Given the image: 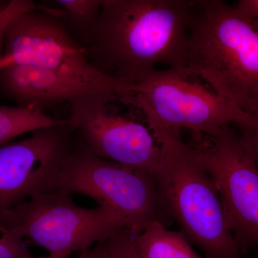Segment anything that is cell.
<instances>
[{"label":"cell","instance_id":"277c9868","mask_svg":"<svg viewBox=\"0 0 258 258\" xmlns=\"http://www.w3.org/2000/svg\"><path fill=\"white\" fill-rule=\"evenodd\" d=\"M194 78L183 69L154 70L128 82L126 96L120 101L142 110L149 128L160 127L176 134L182 129L213 133L248 121L250 114Z\"/></svg>","mask_w":258,"mask_h":258},{"label":"cell","instance_id":"9a60e30c","mask_svg":"<svg viewBox=\"0 0 258 258\" xmlns=\"http://www.w3.org/2000/svg\"><path fill=\"white\" fill-rule=\"evenodd\" d=\"M105 243L112 258H141L136 246L135 235L128 227L117 232Z\"/></svg>","mask_w":258,"mask_h":258},{"label":"cell","instance_id":"5b68a950","mask_svg":"<svg viewBox=\"0 0 258 258\" xmlns=\"http://www.w3.org/2000/svg\"><path fill=\"white\" fill-rule=\"evenodd\" d=\"M125 227V220L111 209L81 208L56 190L32 197L0 216V231L28 238L57 258L106 242Z\"/></svg>","mask_w":258,"mask_h":258},{"label":"cell","instance_id":"d6986e66","mask_svg":"<svg viewBox=\"0 0 258 258\" xmlns=\"http://www.w3.org/2000/svg\"><path fill=\"white\" fill-rule=\"evenodd\" d=\"M234 7L237 13L258 31V0H240Z\"/></svg>","mask_w":258,"mask_h":258},{"label":"cell","instance_id":"9c48e42d","mask_svg":"<svg viewBox=\"0 0 258 258\" xmlns=\"http://www.w3.org/2000/svg\"><path fill=\"white\" fill-rule=\"evenodd\" d=\"M119 100L108 93H89L70 103V123L78 140L95 155L138 169L157 179L161 151L149 127L110 111Z\"/></svg>","mask_w":258,"mask_h":258},{"label":"cell","instance_id":"7402d4cb","mask_svg":"<svg viewBox=\"0 0 258 258\" xmlns=\"http://www.w3.org/2000/svg\"><path fill=\"white\" fill-rule=\"evenodd\" d=\"M249 258H250V257H249ZM252 258H258V255H255V256H254V257H252Z\"/></svg>","mask_w":258,"mask_h":258},{"label":"cell","instance_id":"e0dca14e","mask_svg":"<svg viewBox=\"0 0 258 258\" xmlns=\"http://www.w3.org/2000/svg\"><path fill=\"white\" fill-rule=\"evenodd\" d=\"M0 258H34L23 239L0 231Z\"/></svg>","mask_w":258,"mask_h":258},{"label":"cell","instance_id":"7a4b0ae2","mask_svg":"<svg viewBox=\"0 0 258 258\" xmlns=\"http://www.w3.org/2000/svg\"><path fill=\"white\" fill-rule=\"evenodd\" d=\"M184 71L240 111L258 110V31L220 0L195 3Z\"/></svg>","mask_w":258,"mask_h":258},{"label":"cell","instance_id":"30bf717a","mask_svg":"<svg viewBox=\"0 0 258 258\" xmlns=\"http://www.w3.org/2000/svg\"><path fill=\"white\" fill-rule=\"evenodd\" d=\"M75 134L68 119L0 147V216L32 197L55 191Z\"/></svg>","mask_w":258,"mask_h":258},{"label":"cell","instance_id":"8992f818","mask_svg":"<svg viewBox=\"0 0 258 258\" xmlns=\"http://www.w3.org/2000/svg\"><path fill=\"white\" fill-rule=\"evenodd\" d=\"M56 191L89 197L120 215L137 235L147 224L164 223L168 209L156 179L143 171L95 155L76 140L57 176ZM169 212V211H168Z\"/></svg>","mask_w":258,"mask_h":258},{"label":"cell","instance_id":"8fae6325","mask_svg":"<svg viewBox=\"0 0 258 258\" xmlns=\"http://www.w3.org/2000/svg\"><path fill=\"white\" fill-rule=\"evenodd\" d=\"M0 83L19 107L42 112L89 93H106L69 75L25 64H12L0 70Z\"/></svg>","mask_w":258,"mask_h":258},{"label":"cell","instance_id":"7c38bea8","mask_svg":"<svg viewBox=\"0 0 258 258\" xmlns=\"http://www.w3.org/2000/svg\"><path fill=\"white\" fill-rule=\"evenodd\" d=\"M135 242L141 258H203L184 235L168 230L159 221L147 224L135 235Z\"/></svg>","mask_w":258,"mask_h":258},{"label":"cell","instance_id":"ac0fdd59","mask_svg":"<svg viewBox=\"0 0 258 258\" xmlns=\"http://www.w3.org/2000/svg\"><path fill=\"white\" fill-rule=\"evenodd\" d=\"M238 127L242 142L258 166V110L250 114L247 123Z\"/></svg>","mask_w":258,"mask_h":258},{"label":"cell","instance_id":"3957f363","mask_svg":"<svg viewBox=\"0 0 258 258\" xmlns=\"http://www.w3.org/2000/svg\"><path fill=\"white\" fill-rule=\"evenodd\" d=\"M161 151L157 181L168 211L207 258H249L231 232L213 180L179 134L152 127Z\"/></svg>","mask_w":258,"mask_h":258},{"label":"cell","instance_id":"6da1fadb","mask_svg":"<svg viewBox=\"0 0 258 258\" xmlns=\"http://www.w3.org/2000/svg\"><path fill=\"white\" fill-rule=\"evenodd\" d=\"M195 1L103 0L88 43L93 67L131 82L157 70L184 69Z\"/></svg>","mask_w":258,"mask_h":258},{"label":"cell","instance_id":"4fadbf2b","mask_svg":"<svg viewBox=\"0 0 258 258\" xmlns=\"http://www.w3.org/2000/svg\"><path fill=\"white\" fill-rule=\"evenodd\" d=\"M67 120L52 118L37 110L0 106V147L18 136L61 124Z\"/></svg>","mask_w":258,"mask_h":258},{"label":"cell","instance_id":"52a82bcc","mask_svg":"<svg viewBox=\"0 0 258 258\" xmlns=\"http://www.w3.org/2000/svg\"><path fill=\"white\" fill-rule=\"evenodd\" d=\"M60 9L32 10L18 15L5 33L0 70L12 64L52 70L99 91L125 96L128 83L102 74L88 58L86 47L68 30Z\"/></svg>","mask_w":258,"mask_h":258},{"label":"cell","instance_id":"5bb4252c","mask_svg":"<svg viewBox=\"0 0 258 258\" xmlns=\"http://www.w3.org/2000/svg\"><path fill=\"white\" fill-rule=\"evenodd\" d=\"M103 0H57L62 20L72 25L83 35L87 44L99 18ZM64 22V23H66Z\"/></svg>","mask_w":258,"mask_h":258},{"label":"cell","instance_id":"44dd1931","mask_svg":"<svg viewBox=\"0 0 258 258\" xmlns=\"http://www.w3.org/2000/svg\"><path fill=\"white\" fill-rule=\"evenodd\" d=\"M34 258H57V257H51V256L48 255V256H47V257H34Z\"/></svg>","mask_w":258,"mask_h":258},{"label":"cell","instance_id":"2e32d148","mask_svg":"<svg viewBox=\"0 0 258 258\" xmlns=\"http://www.w3.org/2000/svg\"><path fill=\"white\" fill-rule=\"evenodd\" d=\"M47 7L37 5L30 0H11L8 5L0 10V52L3 53L5 33L10 23L18 15L32 10H45Z\"/></svg>","mask_w":258,"mask_h":258},{"label":"cell","instance_id":"ba28073f","mask_svg":"<svg viewBox=\"0 0 258 258\" xmlns=\"http://www.w3.org/2000/svg\"><path fill=\"white\" fill-rule=\"evenodd\" d=\"M213 180L232 235L244 256L258 255V166L232 125L192 134L189 144Z\"/></svg>","mask_w":258,"mask_h":258},{"label":"cell","instance_id":"ffe728a7","mask_svg":"<svg viewBox=\"0 0 258 258\" xmlns=\"http://www.w3.org/2000/svg\"><path fill=\"white\" fill-rule=\"evenodd\" d=\"M77 258H112L109 251L107 249L106 243L97 244L96 247L93 249H88L87 250L81 252V254Z\"/></svg>","mask_w":258,"mask_h":258}]
</instances>
